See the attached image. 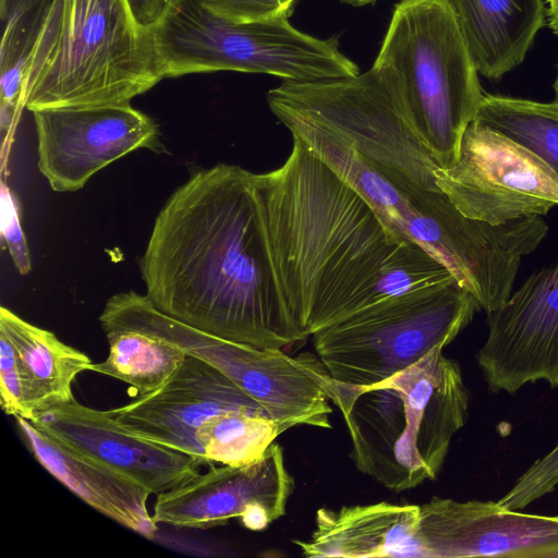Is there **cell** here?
<instances>
[{
    "mask_svg": "<svg viewBox=\"0 0 558 558\" xmlns=\"http://www.w3.org/2000/svg\"><path fill=\"white\" fill-rule=\"evenodd\" d=\"M138 267L153 304L190 326L257 348L307 338L276 269L258 173L192 171L159 210Z\"/></svg>",
    "mask_w": 558,
    "mask_h": 558,
    "instance_id": "obj_1",
    "label": "cell"
},
{
    "mask_svg": "<svg viewBox=\"0 0 558 558\" xmlns=\"http://www.w3.org/2000/svg\"><path fill=\"white\" fill-rule=\"evenodd\" d=\"M276 269L292 315L310 337L368 306L403 243L302 141L258 174Z\"/></svg>",
    "mask_w": 558,
    "mask_h": 558,
    "instance_id": "obj_2",
    "label": "cell"
},
{
    "mask_svg": "<svg viewBox=\"0 0 558 558\" xmlns=\"http://www.w3.org/2000/svg\"><path fill=\"white\" fill-rule=\"evenodd\" d=\"M326 390L347 424L356 469L393 492L435 480L468 418L460 365L442 348L372 385L330 376Z\"/></svg>",
    "mask_w": 558,
    "mask_h": 558,
    "instance_id": "obj_3",
    "label": "cell"
},
{
    "mask_svg": "<svg viewBox=\"0 0 558 558\" xmlns=\"http://www.w3.org/2000/svg\"><path fill=\"white\" fill-rule=\"evenodd\" d=\"M130 0H51L24 74L23 107L126 105L162 80Z\"/></svg>",
    "mask_w": 558,
    "mask_h": 558,
    "instance_id": "obj_4",
    "label": "cell"
},
{
    "mask_svg": "<svg viewBox=\"0 0 558 558\" xmlns=\"http://www.w3.org/2000/svg\"><path fill=\"white\" fill-rule=\"evenodd\" d=\"M373 64L395 75L423 143L452 167L484 93L449 1L400 0Z\"/></svg>",
    "mask_w": 558,
    "mask_h": 558,
    "instance_id": "obj_5",
    "label": "cell"
},
{
    "mask_svg": "<svg viewBox=\"0 0 558 558\" xmlns=\"http://www.w3.org/2000/svg\"><path fill=\"white\" fill-rule=\"evenodd\" d=\"M150 31L163 78L233 71L314 82L360 73L336 37H314L288 19L234 23L199 0H169Z\"/></svg>",
    "mask_w": 558,
    "mask_h": 558,
    "instance_id": "obj_6",
    "label": "cell"
},
{
    "mask_svg": "<svg viewBox=\"0 0 558 558\" xmlns=\"http://www.w3.org/2000/svg\"><path fill=\"white\" fill-rule=\"evenodd\" d=\"M272 111H288L326 126L345 140L409 195L424 199L439 191L440 168L410 119L395 75L372 65L351 77L286 82L267 95Z\"/></svg>",
    "mask_w": 558,
    "mask_h": 558,
    "instance_id": "obj_7",
    "label": "cell"
},
{
    "mask_svg": "<svg viewBox=\"0 0 558 558\" xmlns=\"http://www.w3.org/2000/svg\"><path fill=\"white\" fill-rule=\"evenodd\" d=\"M480 310L453 281L369 306L312 335L313 344L333 379L372 385L444 349Z\"/></svg>",
    "mask_w": 558,
    "mask_h": 558,
    "instance_id": "obj_8",
    "label": "cell"
},
{
    "mask_svg": "<svg viewBox=\"0 0 558 558\" xmlns=\"http://www.w3.org/2000/svg\"><path fill=\"white\" fill-rule=\"evenodd\" d=\"M436 183L466 217L492 225L544 216L558 206V177L539 157L473 120L456 163Z\"/></svg>",
    "mask_w": 558,
    "mask_h": 558,
    "instance_id": "obj_9",
    "label": "cell"
},
{
    "mask_svg": "<svg viewBox=\"0 0 558 558\" xmlns=\"http://www.w3.org/2000/svg\"><path fill=\"white\" fill-rule=\"evenodd\" d=\"M38 169L56 192H74L102 168L140 148L166 150L156 122L131 104L32 111Z\"/></svg>",
    "mask_w": 558,
    "mask_h": 558,
    "instance_id": "obj_10",
    "label": "cell"
},
{
    "mask_svg": "<svg viewBox=\"0 0 558 558\" xmlns=\"http://www.w3.org/2000/svg\"><path fill=\"white\" fill-rule=\"evenodd\" d=\"M294 489L283 449L272 442L265 454L242 465H210L180 486L157 495L156 523L207 530L238 518L252 530H265L286 514Z\"/></svg>",
    "mask_w": 558,
    "mask_h": 558,
    "instance_id": "obj_11",
    "label": "cell"
},
{
    "mask_svg": "<svg viewBox=\"0 0 558 558\" xmlns=\"http://www.w3.org/2000/svg\"><path fill=\"white\" fill-rule=\"evenodd\" d=\"M486 324L476 360L493 392L513 395L537 380L558 387V258L487 313Z\"/></svg>",
    "mask_w": 558,
    "mask_h": 558,
    "instance_id": "obj_12",
    "label": "cell"
},
{
    "mask_svg": "<svg viewBox=\"0 0 558 558\" xmlns=\"http://www.w3.org/2000/svg\"><path fill=\"white\" fill-rule=\"evenodd\" d=\"M194 355L210 364L290 427L331 428L332 408L326 385L330 377L318 356H291L282 349L257 348L204 335Z\"/></svg>",
    "mask_w": 558,
    "mask_h": 558,
    "instance_id": "obj_13",
    "label": "cell"
},
{
    "mask_svg": "<svg viewBox=\"0 0 558 558\" xmlns=\"http://www.w3.org/2000/svg\"><path fill=\"white\" fill-rule=\"evenodd\" d=\"M230 410L272 418L217 368L186 354L159 388L107 413L132 434L208 464L196 441V432L210 417Z\"/></svg>",
    "mask_w": 558,
    "mask_h": 558,
    "instance_id": "obj_14",
    "label": "cell"
},
{
    "mask_svg": "<svg viewBox=\"0 0 558 558\" xmlns=\"http://www.w3.org/2000/svg\"><path fill=\"white\" fill-rule=\"evenodd\" d=\"M422 558H546L558 546V514L502 508L494 501L434 496L420 506Z\"/></svg>",
    "mask_w": 558,
    "mask_h": 558,
    "instance_id": "obj_15",
    "label": "cell"
},
{
    "mask_svg": "<svg viewBox=\"0 0 558 558\" xmlns=\"http://www.w3.org/2000/svg\"><path fill=\"white\" fill-rule=\"evenodd\" d=\"M37 427L145 486L171 490L199 473L203 460L143 439L118 425L107 411L73 400L39 414Z\"/></svg>",
    "mask_w": 558,
    "mask_h": 558,
    "instance_id": "obj_16",
    "label": "cell"
},
{
    "mask_svg": "<svg viewBox=\"0 0 558 558\" xmlns=\"http://www.w3.org/2000/svg\"><path fill=\"white\" fill-rule=\"evenodd\" d=\"M272 113L292 137L302 141L362 196L398 241L423 243L429 226L428 210L438 202L442 191L425 199L415 198L387 179L337 132L288 111Z\"/></svg>",
    "mask_w": 558,
    "mask_h": 558,
    "instance_id": "obj_17",
    "label": "cell"
},
{
    "mask_svg": "<svg viewBox=\"0 0 558 558\" xmlns=\"http://www.w3.org/2000/svg\"><path fill=\"white\" fill-rule=\"evenodd\" d=\"M22 438L39 464L88 506L146 538L158 526L147 509L145 486L101 461L15 417Z\"/></svg>",
    "mask_w": 558,
    "mask_h": 558,
    "instance_id": "obj_18",
    "label": "cell"
},
{
    "mask_svg": "<svg viewBox=\"0 0 558 558\" xmlns=\"http://www.w3.org/2000/svg\"><path fill=\"white\" fill-rule=\"evenodd\" d=\"M418 505L379 501L322 507L307 539H293L307 558L421 557Z\"/></svg>",
    "mask_w": 558,
    "mask_h": 558,
    "instance_id": "obj_19",
    "label": "cell"
},
{
    "mask_svg": "<svg viewBox=\"0 0 558 558\" xmlns=\"http://www.w3.org/2000/svg\"><path fill=\"white\" fill-rule=\"evenodd\" d=\"M474 65L499 81L519 66L544 26L543 0H448Z\"/></svg>",
    "mask_w": 558,
    "mask_h": 558,
    "instance_id": "obj_20",
    "label": "cell"
},
{
    "mask_svg": "<svg viewBox=\"0 0 558 558\" xmlns=\"http://www.w3.org/2000/svg\"><path fill=\"white\" fill-rule=\"evenodd\" d=\"M0 330L9 337L19 355L31 421L51 408L75 400L72 384L80 373L90 369L93 362L88 355L3 306Z\"/></svg>",
    "mask_w": 558,
    "mask_h": 558,
    "instance_id": "obj_21",
    "label": "cell"
},
{
    "mask_svg": "<svg viewBox=\"0 0 558 558\" xmlns=\"http://www.w3.org/2000/svg\"><path fill=\"white\" fill-rule=\"evenodd\" d=\"M51 0H0V130L2 150L11 143L23 107L24 74ZM9 147V146H8Z\"/></svg>",
    "mask_w": 558,
    "mask_h": 558,
    "instance_id": "obj_22",
    "label": "cell"
},
{
    "mask_svg": "<svg viewBox=\"0 0 558 558\" xmlns=\"http://www.w3.org/2000/svg\"><path fill=\"white\" fill-rule=\"evenodd\" d=\"M109 342L108 357L92 364L93 372L120 379L147 395L175 372L186 353L177 344L131 328L104 329Z\"/></svg>",
    "mask_w": 558,
    "mask_h": 558,
    "instance_id": "obj_23",
    "label": "cell"
},
{
    "mask_svg": "<svg viewBox=\"0 0 558 558\" xmlns=\"http://www.w3.org/2000/svg\"><path fill=\"white\" fill-rule=\"evenodd\" d=\"M474 120L525 147L558 177V100L484 95Z\"/></svg>",
    "mask_w": 558,
    "mask_h": 558,
    "instance_id": "obj_24",
    "label": "cell"
},
{
    "mask_svg": "<svg viewBox=\"0 0 558 558\" xmlns=\"http://www.w3.org/2000/svg\"><path fill=\"white\" fill-rule=\"evenodd\" d=\"M289 425L241 410H230L207 420L196 432V441L209 465H242L259 460Z\"/></svg>",
    "mask_w": 558,
    "mask_h": 558,
    "instance_id": "obj_25",
    "label": "cell"
},
{
    "mask_svg": "<svg viewBox=\"0 0 558 558\" xmlns=\"http://www.w3.org/2000/svg\"><path fill=\"white\" fill-rule=\"evenodd\" d=\"M557 485L558 445L545 457L534 462L497 502L506 509H523L536 499L551 493Z\"/></svg>",
    "mask_w": 558,
    "mask_h": 558,
    "instance_id": "obj_26",
    "label": "cell"
},
{
    "mask_svg": "<svg viewBox=\"0 0 558 558\" xmlns=\"http://www.w3.org/2000/svg\"><path fill=\"white\" fill-rule=\"evenodd\" d=\"M0 397L8 415L32 420L19 355L9 337L0 330Z\"/></svg>",
    "mask_w": 558,
    "mask_h": 558,
    "instance_id": "obj_27",
    "label": "cell"
},
{
    "mask_svg": "<svg viewBox=\"0 0 558 558\" xmlns=\"http://www.w3.org/2000/svg\"><path fill=\"white\" fill-rule=\"evenodd\" d=\"M216 15L234 23L289 19L296 0H199Z\"/></svg>",
    "mask_w": 558,
    "mask_h": 558,
    "instance_id": "obj_28",
    "label": "cell"
},
{
    "mask_svg": "<svg viewBox=\"0 0 558 558\" xmlns=\"http://www.w3.org/2000/svg\"><path fill=\"white\" fill-rule=\"evenodd\" d=\"M1 236L8 247L15 268L21 275L31 271L32 263L24 235L17 199L5 181L0 183Z\"/></svg>",
    "mask_w": 558,
    "mask_h": 558,
    "instance_id": "obj_29",
    "label": "cell"
},
{
    "mask_svg": "<svg viewBox=\"0 0 558 558\" xmlns=\"http://www.w3.org/2000/svg\"><path fill=\"white\" fill-rule=\"evenodd\" d=\"M169 0H130L137 20L146 27L154 25Z\"/></svg>",
    "mask_w": 558,
    "mask_h": 558,
    "instance_id": "obj_30",
    "label": "cell"
},
{
    "mask_svg": "<svg viewBox=\"0 0 558 558\" xmlns=\"http://www.w3.org/2000/svg\"><path fill=\"white\" fill-rule=\"evenodd\" d=\"M547 19L549 28L558 37V11L547 13Z\"/></svg>",
    "mask_w": 558,
    "mask_h": 558,
    "instance_id": "obj_31",
    "label": "cell"
},
{
    "mask_svg": "<svg viewBox=\"0 0 558 558\" xmlns=\"http://www.w3.org/2000/svg\"><path fill=\"white\" fill-rule=\"evenodd\" d=\"M343 3L353 5V7H363L371 3L376 2L377 0H340Z\"/></svg>",
    "mask_w": 558,
    "mask_h": 558,
    "instance_id": "obj_32",
    "label": "cell"
},
{
    "mask_svg": "<svg viewBox=\"0 0 558 558\" xmlns=\"http://www.w3.org/2000/svg\"><path fill=\"white\" fill-rule=\"evenodd\" d=\"M549 8L547 10V13L556 12L558 11V0H547Z\"/></svg>",
    "mask_w": 558,
    "mask_h": 558,
    "instance_id": "obj_33",
    "label": "cell"
},
{
    "mask_svg": "<svg viewBox=\"0 0 558 558\" xmlns=\"http://www.w3.org/2000/svg\"><path fill=\"white\" fill-rule=\"evenodd\" d=\"M546 558H558V546L553 548L547 555Z\"/></svg>",
    "mask_w": 558,
    "mask_h": 558,
    "instance_id": "obj_34",
    "label": "cell"
},
{
    "mask_svg": "<svg viewBox=\"0 0 558 558\" xmlns=\"http://www.w3.org/2000/svg\"><path fill=\"white\" fill-rule=\"evenodd\" d=\"M553 88H554L555 96H556L555 99L558 100V71H557V75H556L555 82L553 84Z\"/></svg>",
    "mask_w": 558,
    "mask_h": 558,
    "instance_id": "obj_35",
    "label": "cell"
}]
</instances>
